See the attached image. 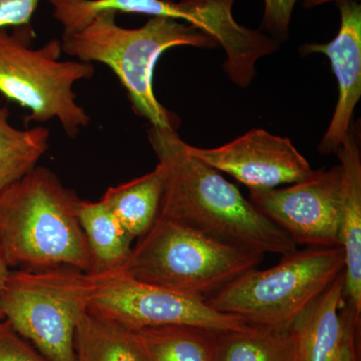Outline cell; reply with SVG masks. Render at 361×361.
<instances>
[{
  "mask_svg": "<svg viewBox=\"0 0 361 361\" xmlns=\"http://www.w3.org/2000/svg\"><path fill=\"white\" fill-rule=\"evenodd\" d=\"M346 329L341 348L334 361H358L356 334L360 324V315L345 302Z\"/></svg>",
  "mask_w": 361,
  "mask_h": 361,
  "instance_id": "23",
  "label": "cell"
},
{
  "mask_svg": "<svg viewBox=\"0 0 361 361\" xmlns=\"http://www.w3.org/2000/svg\"><path fill=\"white\" fill-rule=\"evenodd\" d=\"M9 266L7 265L6 259L4 257V254H2L1 250H0V292L2 290V287H4V281H6V278L7 274H8ZM4 319V313H2L1 310H0V320Z\"/></svg>",
  "mask_w": 361,
  "mask_h": 361,
  "instance_id": "24",
  "label": "cell"
},
{
  "mask_svg": "<svg viewBox=\"0 0 361 361\" xmlns=\"http://www.w3.org/2000/svg\"><path fill=\"white\" fill-rule=\"evenodd\" d=\"M346 329L344 271L298 314L289 330L300 361H334Z\"/></svg>",
  "mask_w": 361,
  "mask_h": 361,
  "instance_id": "12",
  "label": "cell"
},
{
  "mask_svg": "<svg viewBox=\"0 0 361 361\" xmlns=\"http://www.w3.org/2000/svg\"><path fill=\"white\" fill-rule=\"evenodd\" d=\"M331 1H341V0H304L303 6L305 8H312V7L319 6Z\"/></svg>",
  "mask_w": 361,
  "mask_h": 361,
  "instance_id": "25",
  "label": "cell"
},
{
  "mask_svg": "<svg viewBox=\"0 0 361 361\" xmlns=\"http://www.w3.org/2000/svg\"><path fill=\"white\" fill-rule=\"evenodd\" d=\"M9 116L8 108L0 106V191L37 167L49 149L51 137L44 127H13Z\"/></svg>",
  "mask_w": 361,
  "mask_h": 361,
  "instance_id": "19",
  "label": "cell"
},
{
  "mask_svg": "<svg viewBox=\"0 0 361 361\" xmlns=\"http://www.w3.org/2000/svg\"><path fill=\"white\" fill-rule=\"evenodd\" d=\"M94 290L92 274L68 266L9 270L0 310L47 360L75 361V330L89 311Z\"/></svg>",
  "mask_w": 361,
  "mask_h": 361,
  "instance_id": "6",
  "label": "cell"
},
{
  "mask_svg": "<svg viewBox=\"0 0 361 361\" xmlns=\"http://www.w3.org/2000/svg\"><path fill=\"white\" fill-rule=\"evenodd\" d=\"M299 0H264L265 9L261 27L278 42L289 35L292 13Z\"/></svg>",
  "mask_w": 361,
  "mask_h": 361,
  "instance_id": "21",
  "label": "cell"
},
{
  "mask_svg": "<svg viewBox=\"0 0 361 361\" xmlns=\"http://www.w3.org/2000/svg\"><path fill=\"white\" fill-rule=\"evenodd\" d=\"M0 361H49L30 341L20 336L11 323L0 320Z\"/></svg>",
  "mask_w": 361,
  "mask_h": 361,
  "instance_id": "20",
  "label": "cell"
},
{
  "mask_svg": "<svg viewBox=\"0 0 361 361\" xmlns=\"http://www.w3.org/2000/svg\"><path fill=\"white\" fill-rule=\"evenodd\" d=\"M218 361H300L289 329L249 324L217 331Z\"/></svg>",
  "mask_w": 361,
  "mask_h": 361,
  "instance_id": "17",
  "label": "cell"
},
{
  "mask_svg": "<svg viewBox=\"0 0 361 361\" xmlns=\"http://www.w3.org/2000/svg\"><path fill=\"white\" fill-rule=\"evenodd\" d=\"M133 331L145 361H218L215 330L168 325Z\"/></svg>",
  "mask_w": 361,
  "mask_h": 361,
  "instance_id": "15",
  "label": "cell"
},
{
  "mask_svg": "<svg viewBox=\"0 0 361 361\" xmlns=\"http://www.w3.org/2000/svg\"><path fill=\"white\" fill-rule=\"evenodd\" d=\"M75 361H145L134 331L87 311L75 336Z\"/></svg>",
  "mask_w": 361,
  "mask_h": 361,
  "instance_id": "18",
  "label": "cell"
},
{
  "mask_svg": "<svg viewBox=\"0 0 361 361\" xmlns=\"http://www.w3.org/2000/svg\"><path fill=\"white\" fill-rule=\"evenodd\" d=\"M30 25L0 30V94L30 111L25 123L56 118L66 135L75 137L90 116L78 104L73 85L94 73L92 63L61 61V40L32 49Z\"/></svg>",
  "mask_w": 361,
  "mask_h": 361,
  "instance_id": "5",
  "label": "cell"
},
{
  "mask_svg": "<svg viewBox=\"0 0 361 361\" xmlns=\"http://www.w3.org/2000/svg\"><path fill=\"white\" fill-rule=\"evenodd\" d=\"M40 0H0V30L30 25Z\"/></svg>",
  "mask_w": 361,
  "mask_h": 361,
  "instance_id": "22",
  "label": "cell"
},
{
  "mask_svg": "<svg viewBox=\"0 0 361 361\" xmlns=\"http://www.w3.org/2000/svg\"><path fill=\"white\" fill-rule=\"evenodd\" d=\"M263 257L158 216L118 271L145 283L206 301L244 273L256 269Z\"/></svg>",
  "mask_w": 361,
  "mask_h": 361,
  "instance_id": "4",
  "label": "cell"
},
{
  "mask_svg": "<svg viewBox=\"0 0 361 361\" xmlns=\"http://www.w3.org/2000/svg\"><path fill=\"white\" fill-rule=\"evenodd\" d=\"M163 185V169L158 164L148 174L109 188L101 200L135 239L140 238L158 217Z\"/></svg>",
  "mask_w": 361,
  "mask_h": 361,
  "instance_id": "16",
  "label": "cell"
},
{
  "mask_svg": "<svg viewBox=\"0 0 361 361\" xmlns=\"http://www.w3.org/2000/svg\"><path fill=\"white\" fill-rule=\"evenodd\" d=\"M337 6L341 27L336 37L327 44H307L300 47L302 56H326L338 84L334 116L318 146L322 155L336 153L341 146L361 97V6L357 0H341Z\"/></svg>",
  "mask_w": 361,
  "mask_h": 361,
  "instance_id": "11",
  "label": "cell"
},
{
  "mask_svg": "<svg viewBox=\"0 0 361 361\" xmlns=\"http://www.w3.org/2000/svg\"><path fill=\"white\" fill-rule=\"evenodd\" d=\"M148 139L164 173L158 216L263 255L284 256L296 250L293 240L244 198L238 188L190 153L177 130L151 126Z\"/></svg>",
  "mask_w": 361,
  "mask_h": 361,
  "instance_id": "1",
  "label": "cell"
},
{
  "mask_svg": "<svg viewBox=\"0 0 361 361\" xmlns=\"http://www.w3.org/2000/svg\"><path fill=\"white\" fill-rule=\"evenodd\" d=\"M343 171L341 165L314 171L301 182L281 189L253 190L250 202L296 245L342 247Z\"/></svg>",
  "mask_w": 361,
  "mask_h": 361,
  "instance_id": "9",
  "label": "cell"
},
{
  "mask_svg": "<svg viewBox=\"0 0 361 361\" xmlns=\"http://www.w3.org/2000/svg\"><path fill=\"white\" fill-rule=\"evenodd\" d=\"M78 218L92 259L90 274H108L122 269L130 257L135 238L115 214L102 200L80 199Z\"/></svg>",
  "mask_w": 361,
  "mask_h": 361,
  "instance_id": "14",
  "label": "cell"
},
{
  "mask_svg": "<svg viewBox=\"0 0 361 361\" xmlns=\"http://www.w3.org/2000/svg\"><path fill=\"white\" fill-rule=\"evenodd\" d=\"M344 176L342 248L344 250V297L349 307L361 315V154L360 129L351 126L337 149Z\"/></svg>",
  "mask_w": 361,
  "mask_h": 361,
  "instance_id": "13",
  "label": "cell"
},
{
  "mask_svg": "<svg viewBox=\"0 0 361 361\" xmlns=\"http://www.w3.org/2000/svg\"><path fill=\"white\" fill-rule=\"evenodd\" d=\"M189 151L218 172L235 178L250 191L295 184L314 173L310 161L288 137L263 129L249 130L219 148L201 149L189 145Z\"/></svg>",
  "mask_w": 361,
  "mask_h": 361,
  "instance_id": "10",
  "label": "cell"
},
{
  "mask_svg": "<svg viewBox=\"0 0 361 361\" xmlns=\"http://www.w3.org/2000/svg\"><path fill=\"white\" fill-rule=\"evenodd\" d=\"M116 13L99 14L80 32L63 37V51L85 63H101L125 87L133 109L153 127L177 130L179 118L158 101L153 75L161 54L177 47L215 49L217 42L174 18L153 16L139 28L116 25Z\"/></svg>",
  "mask_w": 361,
  "mask_h": 361,
  "instance_id": "3",
  "label": "cell"
},
{
  "mask_svg": "<svg viewBox=\"0 0 361 361\" xmlns=\"http://www.w3.org/2000/svg\"><path fill=\"white\" fill-rule=\"evenodd\" d=\"M344 267L342 247L296 249L269 269L244 273L205 302L248 324L287 329Z\"/></svg>",
  "mask_w": 361,
  "mask_h": 361,
  "instance_id": "7",
  "label": "cell"
},
{
  "mask_svg": "<svg viewBox=\"0 0 361 361\" xmlns=\"http://www.w3.org/2000/svg\"><path fill=\"white\" fill-rule=\"evenodd\" d=\"M92 276L89 310L126 329L189 325L224 331L249 325L238 316L213 310L205 301L145 283L120 271Z\"/></svg>",
  "mask_w": 361,
  "mask_h": 361,
  "instance_id": "8",
  "label": "cell"
},
{
  "mask_svg": "<svg viewBox=\"0 0 361 361\" xmlns=\"http://www.w3.org/2000/svg\"><path fill=\"white\" fill-rule=\"evenodd\" d=\"M80 199L45 167L0 191V250L9 268L68 266L90 273L92 259L78 218Z\"/></svg>",
  "mask_w": 361,
  "mask_h": 361,
  "instance_id": "2",
  "label": "cell"
}]
</instances>
